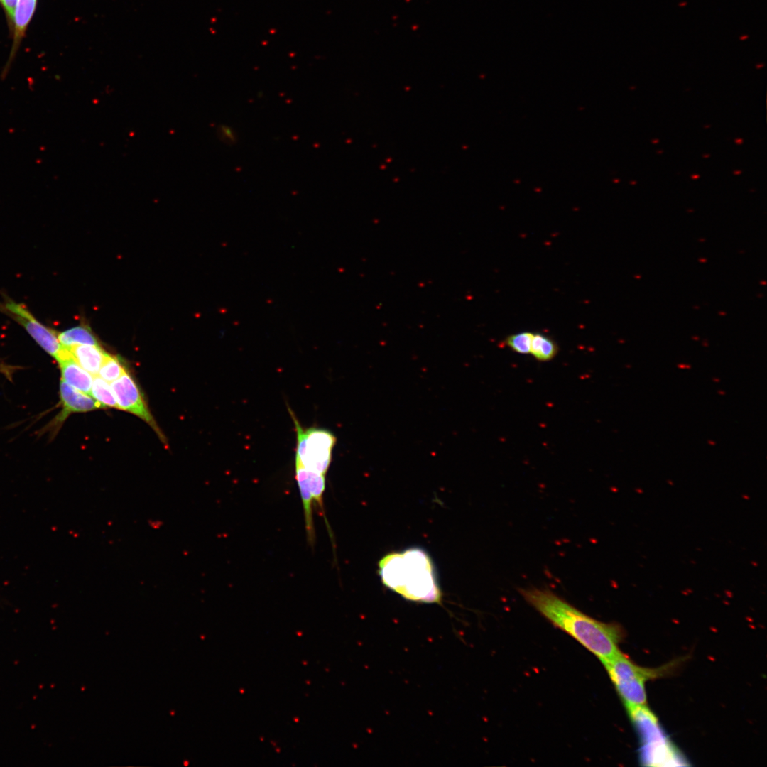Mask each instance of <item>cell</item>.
Segmentation results:
<instances>
[{
    "label": "cell",
    "instance_id": "cell-9",
    "mask_svg": "<svg viewBox=\"0 0 767 767\" xmlns=\"http://www.w3.org/2000/svg\"><path fill=\"white\" fill-rule=\"evenodd\" d=\"M58 362L61 371L62 380L78 391L90 395L94 378L91 374L84 369L75 361L70 350Z\"/></svg>",
    "mask_w": 767,
    "mask_h": 767
},
{
    "label": "cell",
    "instance_id": "cell-11",
    "mask_svg": "<svg viewBox=\"0 0 767 767\" xmlns=\"http://www.w3.org/2000/svg\"><path fill=\"white\" fill-rule=\"evenodd\" d=\"M75 361L87 371L97 376L106 357L99 345L77 344L68 348Z\"/></svg>",
    "mask_w": 767,
    "mask_h": 767
},
{
    "label": "cell",
    "instance_id": "cell-15",
    "mask_svg": "<svg viewBox=\"0 0 767 767\" xmlns=\"http://www.w3.org/2000/svg\"><path fill=\"white\" fill-rule=\"evenodd\" d=\"M91 395L104 408L111 407L119 409L111 386L100 376H95L94 377L90 392Z\"/></svg>",
    "mask_w": 767,
    "mask_h": 767
},
{
    "label": "cell",
    "instance_id": "cell-8",
    "mask_svg": "<svg viewBox=\"0 0 767 767\" xmlns=\"http://www.w3.org/2000/svg\"><path fill=\"white\" fill-rule=\"evenodd\" d=\"M60 397L62 410L57 418L58 422L62 423L72 413L87 412L100 408H105L89 395L78 391L63 380H61L60 384Z\"/></svg>",
    "mask_w": 767,
    "mask_h": 767
},
{
    "label": "cell",
    "instance_id": "cell-2",
    "mask_svg": "<svg viewBox=\"0 0 767 767\" xmlns=\"http://www.w3.org/2000/svg\"><path fill=\"white\" fill-rule=\"evenodd\" d=\"M379 570L383 583L404 598L418 602H441L442 593L431 560L421 549L385 556L379 562Z\"/></svg>",
    "mask_w": 767,
    "mask_h": 767
},
{
    "label": "cell",
    "instance_id": "cell-6",
    "mask_svg": "<svg viewBox=\"0 0 767 767\" xmlns=\"http://www.w3.org/2000/svg\"><path fill=\"white\" fill-rule=\"evenodd\" d=\"M4 308L13 319L25 328L40 347L57 361L59 359L63 347L60 343L55 332L41 324L21 303L9 300L4 304Z\"/></svg>",
    "mask_w": 767,
    "mask_h": 767
},
{
    "label": "cell",
    "instance_id": "cell-22",
    "mask_svg": "<svg viewBox=\"0 0 767 767\" xmlns=\"http://www.w3.org/2000/svg\"><path fill=\"white\" fill-rule=\"evenodd\" d=\"M736 141L737 143H740L741 140H736Z\"/></svg>",
    "mask_w": 767,
    "mask_h": 767
},
{
    "label": "cell",
    "instance_id": "cell-10",
    "mask_svg": "<svg viewBox=\"0 0 767 767\" xmlns=\"http://www.w3.org/2000/svg\"><path fill=\"white\" fill-rule=\"evenodd\" d=\"M295 479L305 483L312 496L313 503L318 506L321 515L324 516L326 525L329 529L327 518L325 517L322 499L325 489V475L309 470L305 468L300 462L295 461Z\"/></svg>",
    "mask_w": 767,
    "mask_h": 767
},
{
    "label": "cell",
    "instance_id": "cell-3",
    "mask_svg": "<svg viewBox=\"0 0 767 767\" xmlns=\"http://www.w3.org/2000/svg\"><path fill=\"white\" fill-rule=\"evenodd\" d=\"M602 663L626 709L646 706V682L665 676L676 665L675 663L657 668H644L636 664L621 651Z\"/></svg>",
    "mask_w": 767,
    "mask_h": 767
},
{
    "label": "cell",
    "instance_id": "cell-13",
    "mask_svg": "<svg viewBox=\"0 0 767 767\" xmlns=\"http://www.w3.org/2000/svg\"><path fill=\"white\" fill-rule=\"evenodd\" d=\"M557 352V344L551 337L540 332H533L530 354L536 360L550 361Z\"/></svg>",
    "mask_w": 767,
    "mask_h": 767
},
{
    "label": "cell",
    "instance_id": "cell-16",
    "mask_svg": "<svg viewBox=\"0 0 767 767\" xmlns=\"http://www.w3.org/2000/svg\"><path fill=\"white\" fill-rule=\"evenodd\" d=\"M126 371L119 359L108 353L100 367L98 374L107 382H113Z\"/></svg>",
    "mask_w": 767,
    "mask_h": 767
},
{
    "label": "cell",
    "instance_id": "cell-14",
    "mask_svg": "<svg viewBox=\"0 0 767 767\" xmlns=\"http://www.w3.org/2000/svg\"><path fill=\"white\" fill-rule=\"evenodd\" d=\"M62 346L69 348L77 344L99 345L91 330L85 326H77L58 334Z\"/></svg>",
    "mask_w": 767,
    "mask_h": 767
},
{
    "label": "cell",
    "instance_id": "cell-17",
    "mask_svg": "<svg viewBox=\"0 0 767 767\" xmlns=\"http://www.w3.org/2000/svg\"><path fill=\"white\" fill-rule=\"evenodd\" d=\"M533 332H521L508 336L504 342L512 351L521 354H530Z\"/></svg>",
    "mask_w": 767,
    "mask_h": 767
},
{
    "label": "cell",
    "instance_id": "cell-7",
    "mask_svg": "<svg viewBox=\"0 0 767 767\" xmlns=\"http://www.w3.org/2000/svg\"><path fill=\"white\" fill-rule=\"evenodd\" d=\"M119 409L131 413L151 426L160 434L153 418L134 380L126 371L110 384Z\"/></svg>",
    "mask_w": 767,
    "mask_h": 767
},
{
    "label": "cell",
    "instance_id": "cell-12",
    "mask_svg": "<svg viewBox=\"0 0 767 767\" xmlns=\"http://www.w3.org/2000/svg\"><path fill=\"white\" fill-rule=\"evenodd\" d=\"M37 0H17L13 25L14 38L12 54L16 52L36 6Z\"/></svg>",
    "mask_w": 767,
    "mask_h": 767
},
{
    "label": "cell",
    "instance_id": "cell-19",
    "mask_svg": "<svg viewBox=\"0 0 767 767\" xmlns=\"http://www.w3.org/2000/svg\"><path fill=\"white\" fill-rule=\"evenodd\" d=\"M1 1L6 11L9 20L13 24L14 13L17 0H1Z\"/></svg>",
    "mask_w": 767,
    "mask_h": 767
},
{
    "label": "cell",
    "instance_id": "cell-4",
    "mask_svg": "<svg viewBox=\"0 0 767 767\" xmlns=\"http://www.w3.org/2000/svg\"><path fill=\"white\" fill-rule=\"evenodd\" d=\"M641 736L642 759L648 765H665L677 761L675 749L666 738L658 719L646 706L627 709Z\"/></svg>",
    "mask_w": 767,
    "mask_h": 767
},
{
    "label": "cell",
    "instance_id": "cell-18",
    "mask_svg": "<svg viewBox=\"0 0 767 767\" xmlns=\"http://www.w3.org/2000/svg\"><path fill=\"white\" fill-rule=\"evenodd\" d=\"M217 136L219 140L227 145H233L237 141V136L232 127L222 124L218 126Z\"/></svg>",
    "mask_w": 767,
    "mask_h": 767
},
{
    "label": "cell",
    "instance_id": "cell-1",
    "mask_svg": "<svg viewBox=\"0 0 767 767\" xmlns=\"http://www.w3.org/2000/svg\"><path fill=\"white\" fill-rule=\"evenodd\" d=\"M518 592L547 620L574 638L602 663L620 651L619 645L624 637L620 625L598 621L546 589L521 588Z\"/></svg>",
    "mask_w": 767,
    "mask_h": 767
},
{
    "label": "cell",
    "instance_id": "cell-21",
    "mask_svg": "<svg viewBox=\"0 0 767 767\" xmlns=\"http://www.w3.org/2000/svg\"><path fill=\"white\" fill-rule=\"evenodd\" d=\"M747 38H748V36H744L741 37V40H745Z\"/></svg>",
    "mask_w": 767,
    "mask_h": 767
},
{
    "label": "cell",
    "instance_id": "cell-20",
    "mask_svg": "<svg viewBox=\"0 0 767 767\" xmlns=\"http://www.w3.org/2000/svg\"><path fill=\"white\" fill-rule=\"evenodd\" d=\"M8 369L4 366L0 364V372H7Z\"/></svg>",
    "mask_w": 767,
    "mask_h": 767
},
{
    "label": "cell",
    "instance_id": "cell-5",
    "mask_svg": "<svg viewBox=\"0 0 767 767\" xmlns=\"http://www.w3.org/2000/svg\"><path fill=\"white\" fill-rule=\"evenodd\" d=\"M288 411L296 430L295 461L309 470L325 475L331 462L332 450L336 442L335 436L322 428L311 427L303 429L289 407Z\"/></svg>",
    "mask_w": 767,
    "mask_h": 767
}]
</instances>
